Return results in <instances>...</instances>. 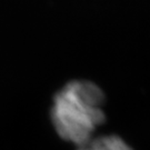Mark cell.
I'll use <instances>...</instances> for the list:
<instances>
[{
  "mask_svg": "<svg viewBox=\"0 0 150 150\" xmlns=\"http://www.w3.org/2000/svg\"><path fill=\"white\" fill-rule=\"evenodd\" d=\"M106 97L95 82L71 80L56 92L50 118L60 138L77 147L95 137L97 129L106 121Z\"/></svg>",
  "mask_w": 150,
  "mask_h": 150,
  "instance_id": "cell-1",
  "label": "cell"
},
{
  "mask_svg": "<svg viewBox=\"0 0 150 150\" xmlns=\"http://www.w3.org/2000/svg\"><path fill=\"white\" fill-rule=\"evenodd\" d=\"M77 150H134L117 134L95 136L85 145L77 147Z\"/></svg>",
  "mask_w": 150,
  "mask_h": 150,
  "instance_id": "cell-2",
  "label": "cell"
}]
</instances>
